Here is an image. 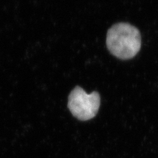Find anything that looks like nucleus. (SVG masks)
Segmentation results:
<instances>
[{"label": "nucleus", "mask_w": 158, "mask_h": 158, "mask_svg": "<svg viewBox=\"0 0 158 158\" xmlns=\"http://www.w3.org/2000/svg\"><path fill=\"white\" fill-rule=\"evenodd\" d=\"M100 106V96L98 92L87 94L80 86H76L69 96L68 107L73 115L81 121L94 117Z\"/></svg>", "instance_id": "nucleus-2"}, {"label": "nucleus", "mask_w": 158, "mask_h": 158, "mask_svg": "<svg viewBox=\"0 0 158 158\" xmlns=\"http://www.w3.org/2000/svg\"><path fill=\"white\" fill-rule=\"evenodd\" d=\"M106 45L113 56L123 60L131 59L141 48L140 31L129 23H117L108 30Z\"/></svg>", "instance_id": "nucleus-1"}]
</instances>
